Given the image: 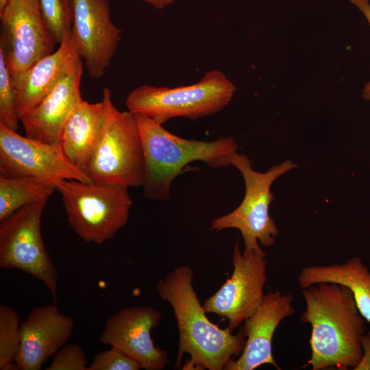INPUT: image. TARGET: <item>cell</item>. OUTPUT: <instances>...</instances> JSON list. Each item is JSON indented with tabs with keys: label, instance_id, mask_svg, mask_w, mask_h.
<instances>
[{
	"label": "cell",
	"instance_id": "1",
	"mask_svg": "<svg viewBox=\"0 0 370 370\" xmlns=\"http://www.w3.org/2000/svg\"><path fill=\"white\" fill-rule=\"evenodd\" d=\"M306 308L300 321L311 326L312 370L353 369L362 357L365 319L346 286L321 282L302 288Z\"/></svg>",
	"mask_w": 370,
	"mask_h": 370
},
{
	"label": "cell",
	"instance_id": "2",
	"mask_svg": "<svg viewBox=\"0 0 370 370\" xmlns=\"http://www.w3.org/2000/svg\"><path fill=\"white\" fill-rule=\"evenodd\" d=\"M193 276L190 267L180 266L156 284L158 294L171 305L177 321L175 367H180L186 354L190 360L183 369L222 370L242 353L247 337L243 328L233 334L228 327L222 329L208 319L193 288Z\"/></svg>",
	"mask_w": 370,
	"mask_h": 370
},
{
	"label": "cell",
	"instance_id": "3",
	"mask_svg": "<svg viewBox=\"0 0 370 370\" xmlns=\"http://www.w3.org/2000/svg\"><path fill=\"white\" fill-rule=\"evenodd\" d=\"M134 116L143 147V195L147 199L166 201L172 182L191 162L201 161L212 168L225 167L237 151L238 145L232 136H219L210 142L186 139L147 116Z\"/></svg>",
	"mask_w": 370,
	"mask_h": 370
},
{
	"label": "cell",
	"instance_id": "4",
	"mask_svg": "<svg viewBox=\"0 0 370 370\" xmlns=\"http://www.w3.org/2000/svg\"><path fill=\"white\" fill-rule=\"evenodd\" d=\"M236 90V86L222 71L213 69L189 86H139L130 92L125 105L132 114L163 125L176 117L195 120L217 113L230 103Z\"/></svg>",
	"mask_w": 370,
	"mask_h": 370
},
{
	"label": "cell",
	"instance_id": "5",
	"mask_svg": "<svg viewBox=\"0 0 370 370\" xmlns=\"http://www.w3.org/2000/svg\"><path fill=\"white\" fill-rule=\"evenodd\" d=\"M70 226L82 240L102 244L127 223L132 200L127 186L75 180L54 181Z\"/></svg>",
	"mask_w": 370,
	"mask_h": 370
},
{
	"label": "cell",
	"instance_id": "6",
	"mask_svg": "<svg viewBox=\"0 0 370 370\" xmlns=\"http://www.w3.org/2000/svg\"><path fill=\"white\" fill-rule=\"evenodd\" d=\"M230 164L241 173L245 186L244 197L233 211L213 219L210 229L221 231L234 228L240 231L245 247L243 252H263L259 243L271 247L275 243L278 229L269 214L270 204L274 200L271 187L274 181L297 166L291 160L271 166L267 172L253 169L251 162L244 154L234 152Z\"/></svg>",
	"mask_w": 370,
	"mask_h": 370
},
{
	"label": "cell",
	"instance_id": "7",
	"mask_svg": "<svg viewBox=\"0 0 370 370\" xmlns=\"http://www.w3.org/2000/svg\"><path fill=\"white\" fill-rule=\"evenodd\" d=\"M107 119L84 173L95 182L142 186L144 160L141 138L134 114L119 111L109 88L103 89Z\"/></svg>",
	"mask_w": 370,
	"mask_h": 370
},
{
	"label": "cell",
	"instance_id": "8",
	"mask_svg": "<svg viewBox=\"0 0 370 370\" xmlns=\"http://www.w3.org/2000/svg\"><path fill=\"white\" fill-rule=\"evenodd\" d=\"M46 204L28 205L0 221V266L23 271L42 282L56 302L58 273L40 228Z\"/></svg>",
	"mask_w": 370,
	"mask_h": 370
},
{
	"label": "cell",
	"instance_id": "9",
	"mask_svg": "<svg viewBox=\"0 0 370 370\" xmlns=\"http://www.w3.org/2000/svg\"><path fill=\"white\" fill-rule=\"evenodd\" d=\"M1 36L13 77L54 51L57 45L41 15L38 0H7L0 8Z\"/></svg>",
	"mask_w": 370,
	"mask_h": 370
},
{
	"label": "cell",
	"instance_id": "10",
	"mask_svg": "<svg viewBox=\"0 0 370 370\" xmlns=\"http://www.w3.org/2000/svg\"><path fill=\"white\" fill-rule=\"evenodd\" d=\"M267 255L264 251L241 252L237 242L232 253L231 277L202 305L206 312L227 319L232 332L256 311L262 300Z\"/></svg>",
	"mask_w": 370,
	"mask_h": 370
},
{
	"label": "cell",
	"instance_id": "11",
	"mask_svg": "<svg viewBox=\"0 0 370 370\" xmlns=\"http://www.w3.org/2000/svg\"><path fill=\"white\" fill-rule=\"evenodd\" d=\"M0 175L32 177L51 182L92 181L73 166L59 146L23 136L0 124Z\"/></svg>",
	"mask_w": 370,
	"mask_h": 370
},
{
	"label": "cell",
	"instance_id": "12",
	"mask_svg": "<svg viewBox=\"0 0 370 370\" xmlns=\"http://www.w3.org/2000/svg\"><path fill=\"white\" fill-rule=\"evenodd\" d=\"M71 4L73 41L89 75L99 79L113 59L122 30L111 20L108 0H71Z\"/></svg>",
	"mask_w": 370,
	"mask_h": 370
},
{
	"label": "cell",
	"instance_id": "13",
	"mask_svg": "<svg viewBox=\"0 0 370 370\" xmlns=\"http://www.w3.org/2000/svg\"><path fill=\"white\" fill-rule=\"evenodd\" d=\"M161 316L151 306L121 309L108 319L100 341L119 348L136 360L142 369L162 370L169 362L167 352L155 346L151 336Z\"/></svg>",
	"mask_w": 370,
	"mask_h": 370
},
{
	"label": "cell",
	"instance_id": "14",
	"mask_svg": "<svg viewBox=\"0 0 370 370\" xmlns=\"http://www.w3.org/2000/svg\"><path fill=\"white\" fill-rule=\"evenodd\" d=\"M293 299L292 294L280 291L264 294L256 311L244 321L242 328L247 338L242 353L224 370H254L266 364L280 369L273 358L272 340L281 321L295 313Z\"/></svg>",
	"mask_w": 370,
	"mask_h": 370
},
{
	"label": "cell",
	"instance_id": "15",
	"mask_svg": "<svg viewBox=\"0 0 370 370\" xmlns=\"http://www.w3.org/2000/svg\"><path fill=\"white\" fill-rule=\"evenodd\" d=\"M73 321L52 304L34 307L21 323L15 363L21 370H39L70 338Z\"/></svg>",
	"mask_w": 370,
	"mask_h": 370
},
{
	"label": "cell",
	"instance_id": "16",
	"mask_svg": "<svg viewBox=\"0 0 370 370\" xmlns=\"http://www.w3.org/2000/svg\"><path fill=\"white\" fill-rule=\"evenodd\" d=\"M82 73L81 59L36 108L20 118L26 136L60 147L63 127L83 100L80 92Z\"/></svg>",
	"mask_w": 370,
	"mask_h": 370
},
{
	"label": "cell",
	"instance_id": "17",
	"mask_svg": "<svg viewBox=\"0 0 370 370\" xmlns=\"http://www.w3.org/2000/svg\"><path fill=\"white\" fill-rule=\"evenodd\" d=\"M81 59L69 32L56 51L38 60L18 76L12 77L19 119L36 108Z\"/></svg>",
	"mask_w": 370,
	"mask_h": 370
},
{
	"label": "cell",
	"instance_id": "18",
	"mask_svg": "<svg viewBox=\"0 0 370 370\" xmlns=\"http://www.w3.org/2000/svg\"><path fill=\"white\" fill-rule=\"evenodd\" d=\"M107 119V103L82 100L66 121L60 147L69 162L84 172L99 143Z\"/></svg>",
	"mask_w": 370,
	"mask_h": 370
},
{
	"label": "cell",
	"instance_id": "19",
	"mask_svg": "<svg viewBox=\"0 0 370 370\" xmlns=\"http://www.w3.org/2000/svg\"><path fill=\"white\" fill-rule=\"evenodd\" d=\"M321 282L336 283L352 293L357 308L370 323V271L361 258L354 256L341 264L312 265L303 268L298 276L301 288Z\"/></svg>",
	"mask_w": 370,
	"mask_h": 370
},
{
	"label": "cell",
	"instance_id": "20",
	"mask_svg": "<svg viewBox=\"0 0 370 370\" xmlns=\"http://www.w3.org/2000/svg\"><path fill=\"white\" fill-rule=\"evenodd\" d=\"M54 190L56 186L51 181L0 175V221L25 206L47 201Z\"/></svg>",
	"mask_w": 370,
	"mask_h": 370
},
{
	"label": "cell",
	"instance_id": "21",
	"mask_svg": "<svg viewBox=\"0 0 370 370\" xmlns=\"http://www.w3.org/2000/svg\"><path fill=\"white\" fill-rule=\"evenodd\" d=\"M20 319L10 306H0V369H18L15 363L21 343Z\"/></svg>",
	"mask_w": 370,
	"mask_h": 370
},
{
	"label": "cell",
	"instance_id": "22",
	"mask_svg": "<svg viewBox=\"0 0 370 370\" xmlns=\"http://www.w3.org/2000/svg\"><path fill=\"white\" fill-rule=\"evenodd\" d=\"M18 121L16 91L5 50L0 45V124L16 131Z\"/></svg>",
	"mask_w": 370,
	"mask_h": 370
},
{
	"label": "cell",
	"instance_id": "23",
	"mask_svg": "<svg viewBox=\"0 0 370 370\" xmlns=\"http://www.w3.org/2000/svg\"><path fill=\"white\" fill-rule=\"evenodd\" d=\"M38 3L47 28L60 45L72 29L71 0H38Z\"/></svg>",
	"mask_w": 370,
	"mask_h": 370
},
{
	"label": "cell",
	"instance_id": "24",
	"mask_svg": "<svg viewBox=\"0 0 370 370\" xmlns=\"http://www.w3.org/2000/svg\"><path fill=\"white\" fill-rule=\"evenodd\" d=\"M140 364L117 347L96 354L87 370H139Z\"/></svg>",
	"mask_w": 370,
	"mask_h": 370
},
{
	"label": "cell",
	"instance_id": "25",
	"mask_svg": "<svg viewBox=\"0 0 370 370\" xmlns=\"http://www.w3.org/2000/svg\"><path fill=\"white\" fill-rule=\"evenodd\" d=\"M88 360L85 353L77 344L64 345L53 362L46 370H87Z\"/></svg>",
	"mask_w": 370,
	"mask_h": 370
},
{
	"label": "cell",
	"instance_id": "26",
	"mask_svg": "<svg viewBox=\"0 0 370 370\" xmlns=\"http://www.w3.org/2000/svg\"><path fill=\"white\" fill-rule=\"evenodd\" d=\"M361 347L362 357L354 370H370V330L363 334Z\"/></svg>",
	"mask_w": 370,
	"mask_h": 370
},
{
	"label": "cell",
	"instance_id": "27",
	"mask_svg": "<svg viewBox=\"0 0 370 370\" xmlns=\"http://www.w3.org/2000/svg\"><path fill=\"white\" fill-rule=\"evenodd\" d=\"M364 14L370 26V2L369 0H349ZM363 98L370 101V82H367L362 91Z\"/></svg>",
	"mask_w": 370,
	"mask_h": 370
},
{
	"label": "cell",
	"instance_id": "28",
	"mask_svg": "<svg viewBox=\"0 0 370 370\" xmlns=\"http://www.w3.org/2000/svg\"><path fill=\"white\" fill-rule=\"evenodd\" d=\"M152 5L158 10H162L172 4L175 0H140Z\"/></svg>",
	"mask_w": 370,
	"mask_h": 370
},
{
	"label": "cell",
	"instance_id": "29",
	"mask_svg": "<svg viewBox=\"0 0 370 370\" xmlns=\"http://www.w3.org/2000/svg\"><path fill=\"white\" fill-rule=\"evenodd\" d=\"M6 1L7 0H0V8H1L3 6Z\"/></svg>",
	"mask_w": 370,
	"mask_h": 370
}]
</instances>
